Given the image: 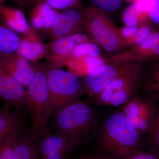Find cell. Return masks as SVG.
<instances>
[{
	"instance_id": "cell-20",
	"label": "cell",
	"mask_w": 159,
	"mask_h": 159,
	"mask_svg": "<svg viewBox=\"0 0 159 159\" xmlns=\"http://www.w3.org/2000/svg\"><path fill=\"white\" fill-rule=\"evenodd\" d=\"M36 4L30 15V25L36 31H43L44 19L52 8L47 3L36 1Z\"/></svg>"
},
{
	"instance_id": "cell-13",
	"label": "cell",
	"mask_w": 159,
	"mask_h": 159,
	"mask_svg": "<svg viewBox=\"0 0 159 159\" xmlns=\"http://www.w3.org/2000/svg\"><path fill=\"white\" fill-rule=\"evenodd\" d=\"M25 86L0 65V97L10 106L25 107Z\"/></svg>"
},
{
	"instance_id": "cell-16",
	"label": "cell",
	"mask_w": 159,
	"mask_h": 159,
	"mask_svg": "<svg viewBox=\"0 0 159 159\" xmlns=\"http://www.w3.org/2000/svg\"><path fill=\"white\" fill-rule=\"evenodd\" d=\"M0 20L12 30L24 34L33 30L21 9L0 4Z\"/></svg>"
},
{
	"instance_id": "cell-2",
	"label": "cell",
	"mask_w": 159,
	"mask_h": 159,
	"mask_svg": "<svg viewBox=\"0 0 159 159\" xmlns=\"http://www.w3.org/2000/svg\"><path fill=\"white\" fill-rule=\"evenodd\" d=\"M53 119L56 134L68 137L77 149L95 139L101 121L99 113L81 100L64 108Z\"/></svg>"
},
{
	"instance_id": "cell-35",
	"label": "cell",
	"mask_w": 159,
	"mask_h": 159,
	"mask_svg": "<svg viewBox=\"0 0 159 159\" xmlns=\"http://www.w3.org/2000/svg\"><path fill=\"white\" fill-rule=\"evenodd\" d=\"M6 0H0V4H4Z\"/></svg>"
},
{
	"instance_id": "cell-11",
	"label": "cell",
	"mask_w": 159,
	"mask_h": 159,
	"mask_svg": "<svg viewBox=\"0 0 159 159\" xmlns=\"http://www.w3.org/2000/svg\"><path fill=\"white\" fill-rule=\"evenodd\" d=\"M0 65L25 87L29 85L38 68L17 53L0 54Z\"/></svg>"
},
{
	"instance_id": "cell-26",
	"label": "cell",
	"mask_w": 159,
	"mask_h": 159,
	"mask_svg": "<svg viewBox=\"0 0 159 159\" xmlns=\"http://www.w3.org/2000/svg\"><path fill=\"white\" fill-rule=\"evenodd\" d=\"M94 7L107 13L116 12L122 7L123 0H90Z\"/></svg>"
},
{
	"instance_id": "cell-28",
	"label": "cell",
	"mask_w": 159,
	"mask_h": 159,
	"mask_svg": "<svg viewBox=\"0 0 159 159\" xmlns=\"http://www.w3.org/2000/svg\"><path fill=\"white\" fill-rule=\"evenodd\" d=\"M151 30L148 26H142L140 28H139L136 35L135 36L133 44L134 45L133 47H138L142 44V43L148 39L151 34H152Z\"/></svg>"
},
{
	"instance_id": "cell-18",
	"label": "cell",
	"mask_w": 159,
	"mask_h": 159,
	"mask_svg": "<svg viewBox=\"0 0 159 159\" xmlns=\"http://www.w3.org/2000/svg\"><path fill=\"white\" fill-rule=\"evenodd\" d=\"M21 128V117L17 112L8 108L0 111V145L11 134Z\"/></svg>"
},
{
	"instance_id": "cell-27",
	"label": "cell",
	"mask_w": 159,
	"mask_h": 159,
	"mask_svg": "<svg viewBox=\"0 0 159 159\" xmlns=\"http://www.w3.org/2000/svg\"><path fill=\"white\" fill-rule=\"evenodd\" d=\"M58 12L59 11L53 8L48 12L44 19L43 28L42 32L47 34H49L54 27Z\"/></svg>"
},
{
	"instance_id": "cell-31",
	"label": "cell",
	"mask_w": 159,
	"mask_h": 159,
	"mask_svg": "<svg viewBox=\"0 0 159 159\" xmlns=\"http://www.w3.org/2000/svg\"><path fill=\"white\" fill-rule=\"evenodd\" d=\"M148 14L152 20L159 25V0H153V5Z\"/></svg>"
},
{
	"instance_id": "cell-29",
	"label": "cell",
	"mask_w": 159,
	"mask_h": 159,
	"mask_svg": "<svg viewBox=\"0 0 159 159\" xmlns=\"http://www.w3.org/2000/svg\"><path fill=\"white\" fill-rule=\"evenodd\" d=\"M138 30V26L129 27L125 26L121 29V31H119L121 36L127 45L128 44L131 43V40H132V43H133L135 36L136 35Z\"/></svg>"
},
{
	"instance_id": "cell-19",
	"label": "cell",
	"mask_w": 159,
	"mask_h": 159,
	"mask_svg": "<svg viewBox=\"0 0 159 159\" xmlns=\"http://www.w3.org/2000/svg\"><path fill=\"white\" fill-rule=\"evenodd\" d=\"M20 36L0 22V54L16 53Z\"/></svg>"
},
{
	"instance_id": "cell-12",
	"label": "cell",
	"mask_w": 159,
	"mask_h": 159,
	"mask_svg": "<svg viewBox=\"0 0 159 159\" xmlns=\"http://www.w3.org/2000/svg\"><path fill=\"white\" fill-rule=\"evenodd\" d=\"M77 149L64 135H46L41 140V159H69Z\"/></svg>"
},
{
	"instance_id": "cell-36",
	"label": "cell",
	"mask_w": 159,
	"mask_h": 159,
	"mask_svg": "<svg viewBox=\"0 0 159 159\" xmlns=\"http://www.w3.org/2000/svg\"><path fill=\"white\" fill-rule=\"evenodd\" d=\"M126 1L129 2H135L136 0H126Z\"/></svg>"
},
{
	"instance_id": "cell-21",
	"label": "cell",
	"mask_w": 159,
	"mask_h": 159,
	"mask_svg": "<svg viewBox=\"0 0 159 159\" xmlns=\"http://www.w3.org/2000/svg\"><path fill=\"white\" fill-rule=\"evenodd\" d=\"M95 42H85L75 48L69 57H80L84 56L101 57L102 50Z\"/></svg>"
},
{
	"instance_id": "cell-15",
	"label": "cell",
	"mask_w": 159,
	"mask_h": 159,
	"mask_svg": "<svg viewBox=\"0 0 159 159\" xmlns=\"http://www.w3.org/2000/svg\"><path fill=\"white\" fill-rule=\"evenodd\" d=\"M41 140L30 130L20 132L15 141L12 159H41Z\"/></svg>"
},
{
	"instance_id": "cell-4",
	"label": "cell",
	"mask_w": 159,
	"mask_h": 159,
	"mask_svg": "<svg viewBox=\"0 0 159 159\" xmlns=\"http://www.w3.org/2000/svg\"><path fill=\"white\" fill-rule=\"evenodd\" d=\"M47 77L49 121L64 108L80 100L84 93L82 78L70 71L47 65Z\"/></svg>"
},
{
	"instance_id": "cell-25",
	"label": "cell",
	"mask_w": 159,
	"mask_h": 159,
	"mask_svg": "<svg viewBox=\"0 0 159 159\" xmlns=\"http://www.w3.org/2000/svg\"><path fill=\"white\" fill-rule=\"evenodd\" d=\"M21 129L15 131L0 145V159H12L15 141Z\"/></svg>"
},
{
	"instance_id": "cell-1",
	"label": "cell",
	"mask_w": 159,
	"mask_h": 159,
	"mask_svg": "<svg viewBox=\"0 0 159 159\" xmlns=\"http://www.w3.org/2000/svg\"><path fill=\"white\" fill-rule=\"evenodd\" d=\"M96 137L97 154L109 159H129L142 151V136L120 111L101 121Z\"/></svg>"
},
{
	"instance_id": "cell-10",
	"label": "cell",
	"mask_w": 159,
	"mask_h": 159,
	"mask_svg": "<svg viewBox=\"0 0 159 159\" xmlns=\"http://www.w3.org/2000/svg\"><path fill=\"white\" fill-rule=\"evenodd\" d=\"M86 32L84 11L81 8L66 9L58 12L54 27L48 34L51 42L76 33Z\"/></svg>"
},
{
	"instance_id": "cell-3",
	"label": "cell",
	"mask_w": 159,
	"mask_h": 159,
	"mask_svg": "<svg viewBox=\"0 0 159 159\" xmlns=\"http://www.w3.org/2000/svg\"><path fill=\"white\" fill-rule=\"evenodd\" d=\"M144 64L132 56L120 75L90 101L99 106L124 105L139 92L145 71Z\"/></svg>"
},
{
	"instance_id": "cell-30",
	"label": "cell",
	"mask_w": 159,
	"mask_h": 159,
	"mask_svg": "<svg viewBox=\"0 0 159 159\" xmlns=\"http://www.w3.org/2000/svg\"><path fill=\"white\" fill-rule=\"evenodd\" d=\"M135 2L137 9L142 15L149 13L153 5V0H136Z\"/></svg>"
},
{
	"instance_id": "cell-14",
	"label": "cell",
	"mask_w": 159,
	"mask_h": 159,
	"mask_svg": "<svg viewBox=\"0 0 159 159\" xmlns=\"http://www.w3.org/2000/svg\"><path fill=\"white\" fill-rule=\"evenodd\" d=\"M47 51V44H44L37 31L34 29L21 35L16 51V53L21 57L35 63L46 57Z\"/></svg>"
},
{
	"instance_id": "cell-34",
	"label": "cell",
	"mask_w": 159,
	"mask_h": 159,
	"mask_svg": "<svg viewBox=\"0 0 159 159\" xmlns=\"http://www.w3.org/2000/svg\"><path fill=\"white\" fill-rule=\"evenodd\" d=\"M19 6H24L28 5L29 3L34 2L35 0H14Z\"/></svg>"
},
{
	"instance_id": "cell-9",
	"label": "cell",
	"mask_w": 159,
	"mask_h": 159,
	"mask_svg": "<svg viewBox=\"0 0 159 159\" xmlns=\"http://www.w3.org/2000/svg\"><path fill=\"white\" fill-rule=\"evenodd\" d=\"M95 42L89 35L76 33L57 39L47 44L48 65L61 68L77 46L85 42Z\"/></svg>"
},
{
	"instance_id": "cell-32",
	"label": "cell",
	"mask_w": 159,
	"mask_h": 159,
	"mask_svg": "<svg viewBox=\"0 0 159 159\" xmlns=\"http://www.w3.org/2000/svg\"><path fill=\"white\" fill-rule=\"evenodd\" d=\"M69 159H110L98 154H80L76 156L71 157Z\"/></svg>"
},
{
	"instance_id": "cell-6",
	"label": "cell",
	"mask_w": 159,
	"mask_h": 159,
	"mask_svg": "<svg viewBox=\"0 0 159 159\" xmlns=\"http://www.w3.org/2000/svg\"><path fill=\"white\" fill-rule=\"evenodd\" d=\"M47 70V65L38 66L25 92V107L31 119L30 130L41 140L45 135L50 134L48 119L49 90Z\"/></svg>"
},
{
	"instance_id": "cell-23",
	"label": "cell",
	"mask_w": 159,
	"mask_h": 159,
	"mask_svg": "<svg viewBox=\"0 0 159 159\" xmlns=\"http://www.w3.org/2000/svg\"><path fill=\"white\" fill-rule=\"evenodd\" d=\"M142 15L137 9L136 3L134 2L129 4L123 11L122 21L125 26L138 27L139 25V18Z\"/></svg>"
},
{
	"instance_id": "cell-7",
	"label": "cell",
	"mask_w": 159,
	"mask_h": 159,
	"mask_svg": "<svg viewBox=\"0 0 159 159\" xmlns=\"http://www.w3.org/2000/svg\"><path fill=\"white\" fill-rule=\"evenodd\" d=\"M132 57L128 52L111 58L104 65L86 75L82 78L84 94L90 99L100 93L120 75Z\"/></svg>"
},
{
	"instance_id": "cell-5",
	"label": "cell",
	"mask_w": 159,
	"mask_h": 159,
	"mask_svg": "<svg viewBox=\"0 0 159 159\" xmlns=\"http://www.w3.org/2000/svg\"><path fill=\"white\" fill-rule=\"evenodd\" d=\"M84 11L86 31L111 58L128 53L127 44L108 13L93 6Z\"/></svg>"
},
{
	"instance_id": "cell-33",
	"label": "cell",
	"mask_w": 159,
	"mask_h": 159,
	"mask_svg": "<svg viewBox=\"0 0 159 159\" xmlns=\"http://www.w3.org/2000/svg\"><path fill=\"white\" fill-rule=\"evenodd\" d=\"M129 159H159L150 152H145L143 151L136 154Z\"/></svg>"
},
{
	"instance_id": "cell-8",
	"label": "cell",
	"mask_w": 159,
	"mask_h": 159,
	"mask_svg": "<svg viewBox=\"0 0 159 159\" xmlns=\"http://www.w3.org/2000/svg\"><path fill=\"white\" fill-rule=\"evenodd\" d=\"M156 101L138 93L121 107L120 111L127 117L141 136L148 133L158 113Z\"/></svg>"
},
{
	"instance_id": "cell-22",
	"label": "cell",
	"mask_w": 159,
	"mask_h": 159,
	"mask_svg": "<svg viewBox=\"0 0 159 159\" xmlns=\"http://www.w3.org/2000/svg\"><path fill=\"white\" fill-rule=\"evenodd\" d=\"M147 134L150 153L159 159V111L153 124Z\"/></svg>"
},
{
	"instance_id": "cell-17",
	"label": "cell",
	"mask_w": 159,
	"mask_h": 159,
	"mask_svg": "<svg viewBox=\"0 0 159 159\" xmlns=\"http://www.w3.org/2000/svg\"><path fill=\"white\" fill-rule=\"evenodd\" d=\"M139 90L156 101L159 100V60L145 70Z\"/></svg>"
},
{
	"instance_id": "cell-24",
	"label": "cell",
	"mask_w": 159,
	"mask_h": 159,
	"mask_svg": "<svg viewBox=\"0 0 159 159\" xmlns=\"http://www.w3.org/2000/svg\"><path fill=\"white\" fill-rule=\"evenodd\" d=\"M48 4L53 9L61 11L66 9L81 8L82 0H35Z\"/></svg>"
}]
</instances>
